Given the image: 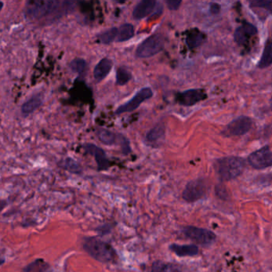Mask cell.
Masks as SVG:
<instances>
[{"label":"cell","mask_w":272,"mask_h":272,"mask_svg":"<svg viewBox=\"0 0 272 272\" xmlns=\"http://www.w3.org/2000/svg\"><path fill=\"white\" fill-rule=\"evenodd\" d=\"M73 3L66 1H28L25 5V17L29 20L59 18L71 11Z\"/></svg>","instance_id":"1"},{"label":"cell","mask_w":272,"mask_h":272,"mask_svg":"<svg viewBox=\"0 0 272 272\" xmlns=\"http://www.w3.org/2000/svg\"><path fill=\"white\" fill-rule=\"evenodd\" d=\"M82 247L91 257L102 263H114L117 259L115 249L110 244L95 237L84 239Z\"/></svg>","instance_id":"2"},{"label":"cell","mask_w":272,"mask_h":272,"mask_svg":"<svg viewBox=\"0 0 272 272\" xmlns=\"http://www.w3.org/2000/svg\"><path fill=\"white\" fill-rule=\"evenodd\" d=\"M245 168L244 159L238 157H226L215 163V168L222 180H231L238 177Z\"/></svg>","instance_id":"3"},{"label":"cell","mask_w":272,"mask_h":272,"mask_svg":"<svg viewBox=\"0 0 272 272\" xmlns=\"http://www.w3.org/2000/svg\"><path fill=\"white\" fill-rule=\"evenodd\" d=\"M164 46V37L161 34H153L138 45L136 49V56L140 59L153 57L162 51Z\"/></svg>","instance_id":"4"},{"label":"cell","mask_w":272,"mask_h":272,"mask_svg":"<svg viewBox=\"0 0 272 272\" xmlns=\"http://www.w3.org/2000/svg\"><path fill=\"white\" fill-rule=\"evenodd\" d=\"M96 135L99 141L106 146L120 145L124 154H129L131 152L129 140L123 135L116 134L114 132L104 128L97 129Z\"/></svg>","instance_id":"5"},{"label":"cell","mask_w":272,"mask_h":272,"mask_svg":"<svg viewBox=\"0 0 272 272\" xmlns=\"http://www.w3.org/2000/svg\"><path fill=\"white\" fill-rule=\"evenodd\" d=\"M153 95V90H152L151 88L145 87L143 89L138 91V93L132 97L130 100L117 108L115 111V114L120 115V114H125V113H130V112L134 111L145 101L151 99Z\"/></svg>","instance_id":"6"},{"label":"cell","mask_w":272,"mask_h":272,"mask_svg":"<svg viewBox=\"0 0 272 272\" xmlns=\"http://www.w3.org/2000/svg\"><path fill=\"white\" fill-rule=\"evenodd\" d=\"M248 163L255 169H263L272 166V151L268 146L261 148L250 154Z\"/></svg>","instance_id":"7"},{"label":"cell","mask_w":272,"mask_h":272,"mask_svg":"<svg viewBox=\"0 0 272 272\" xmlns=\"http://www.w3.org/2000/svg\"><path fill=\"white\" fill-rule=\"evenodd\" d=\"M183 233L186 237L201 245H209L215 240V235L208 229L189 226L183 229Z\"/></svg>","instance_id":"8"},{"label":"cell","mask_w":272,"mask_h":272,"mask_svg":"<svg viewBox=\"0 0 272 272\" xmlns=\"http://www.w3.org/2000/svg\"><path fill=\"white\" fill-rule=\"evenodd\" d=\"M208 98L206 92L202 89H192L179 92L176 95L178 104L183 106H192Z\"/></svg>","instance_id":"9"},{"label":"cell","mask_w":272,"mask_h":272,"mask_svg":"<svg viewBox=\"0 0 272 272\" xmlns=\"http://www.w3.org/2000/svg\"><path fill=\"white\" fill-rule=\"evenodd\" d=\"M252 124L253 121L250 117L241 116L229 123L225 129V133L228 136H240L246 134L251 130Z\"/></svg>","instance_id":"10"},{"label":"cell","mask_w":272,"mask_h":272,"mask_svg":"<svg viewBox=\"0 0 272 272\" xmlns=\"http://www.w3.org/2000/svg\"><path fill=\"white\" fill-rule=\"evenodd\" d=\"M206 193V186L202 179H195L189 182L184 190L183 197L188 202H195L204 197Z\"/></svg>","instance_id":"11"},{"label":"cell","mask_w":272,"mask_h":272,"mask_svg":"<svg viewBox=\"0 0 272 272\" xmlns=\"http://www.w3.org/2000/svg\"><path fill=\"white\" fill-rule=\"evenodd\" d=\"M84 150L87 153L95 157L99 171L106 170L110 167V161L106 157L104 150L94 144L87 143L83 146Z\"/></svg>","instance_id":"12"},{"label":"cell","mask_w":272,"mask_h":272,"mask_svg":"<svg viewBox=\"0 0 272 272\" xmlns=\"http://www.w3.org/2000/svg\"><path fill=\"white\" fill-rule=\"evenodd\" d=\"M258 33L257 28L251 23H244L236 30L234 33L235 42L238 45H245L249 41L250 38L256 35Z\"/></svg>","instance_id":"13"},{"label":"cell","mask_w":272,"mask_h":272,"mask_svg":"<svg viewBox=\"0 0 272 272\" xmlns=\"http://www.w3.org/2000/svg\"><path fill=\"white\" fill-rule=\"evenodd\" d=\"M157 4L155 0H142L135 6L132 11V17L136 20L145 19L154 12Z\"/></svg>","instance_id":"14"},{"label":"cell","mask_w":272,"mask_h":272,"mask_svg":"<svg viewBox=\"0 0 272 272\" xmlns=\"http://www.w3.org/2000/svg\"><path fill=\"white\" fill-rule=\"evenodd\" d=\"M113 67V62L111 59L105 58L99 62L94 70V78L97 82H100L106 78L110 74Z\"/></svg>","instance_id":"15"},{"label":"cell","mask_w":272,"mask_h":272,"mask_svg":"<svg viewBox=\"0 0 272 272\" xmlns=\"http://www.w3.org/2000/svg\"><path fill=\"white\" fill-rule=\"evenodd\" d=\"M206 39V36L198 29H193L187 32L186 44L190 50L195 49L202 45Z\"/></svg>","instance_id":"16"},{"label":"cell","mask_w":272,"mask_h":272,"mask_svg":"<svg viewBox=\"0 0 272 272\" xmlns=\"http://www.w3.org/2000/svg\"><path fill=\"white\" fill-rule=\"evenodd\" d=\"M171 251L179 257L186 256H194L198 254V247L196 245H179V244H172L169 247Z\"/></svg>","instance_id":"17"},{"label":"cell","mask_w":272,"mask_h":272,"mask_svg":"<svg viewBox=\"0 0 272 272\" xmlns=\"http://www.w3.org/2000/svg\"><path fill=\"white\" fill-rule=\"evenodd\" d=\"M42 104V97L38 95H34L23 103L21 107L22 114L24 116H28L29 114H32L35 110H38Z\"/></svg>","instance_id":"18"},{"label":"cell","mask_w":272,"mask_h":272,"mask_svg":"<svg viewBox=\"0 0 272 272\" xmlns=\"http://www.w3.org/2000/svg\"><path fill=\"white\" fill-rule=\"evenodd\" d=\"M117 38H118V27L107 29L97 35V39L99 40L101 43L105 45L117 42Z\"/></svg>","instance_id":"19"},{"label":"cell","mask_w":272,"mask_h":272,"mask_svg":"<svg viewBox=\"0 0 272 272\" xmlns=\"http://www.w3.org/2000/svg\"><path fill=\"white\" fill-rule=\"evenodd\" d=\"M22 272H52V269L44 259H38L27 265Z\"/></svg>","instance_id":"20"},{"label":"cell","mask_w":272,"mask_h":272,"mask_svg":"<svg viewBox=\"0 0 272 272\" xmlns=\"http://www.w3.org/2000/svg\"><path fill=\"white\" fill-rule=\"evenodd\" d=\"M151 272H183L182 267L174 263L156 261L152 265Z\"/></svg>","instance_id":"21"},{"label":"cell","mask_w":272,"mask_h":272,"mask_svg":"<svg viewBox=\"0 0 272 272\" xmlns=\"http://www.w3.org/2000/svg\"><path fill=\"white\" fill-rule=\"evenodd\" d=\"M135 34L133 25L130 23H125L118 27V38L117 42H126L132 38Z\"/></svg>","instance_id":"22"},{"label":"cell","mask_w":272,"mask_h":272,"mask_svg":"<svg viewBox=\"0 0 272 272\" xmlns=\"http://www.w3.org/2000/svg\"><path fill=\"white\" fill-rule=\"evenodd\" d=\"M270 65H272V40L269 39L266 41L258 66L260 69H264Z\"/></svg>","instance_id":"23"},{"label":"cell","mask_w":272,"mask_h":272,"mask_svg":"<svg viewBox=\"0 0 272 272\" xmlns=\"http://www.w3.org/2000/svg\"><path fill=\"white\" fill-rule=\"evenodd\" d=\"M165 134V126L163 123H158L152 128L146 134L148 142H155L162 139Z\"/></svg>","instance_id":"24"},{"label":"cell","mask_w":272,"mask_h":272,"mask_svg":"<svg viewBox=\"0 0 272 272\" xmlns=\"http://www.w3.org/2000/svg\"><path fill=\"white\" fill-rule=\"evenodd\" d=\"M132 76L131 72L124 66L118 67L116 74V83L119 85H126L131 79Z\"/></svg>","instance_id":"25"},{"label":"cell","mask_w":272,"mask_h":272,"mask_svg":"<svg viewBox=\"0 0 272 272\" xmlns=\"http://www.w3.org/2000/svg\"><path fill=\"white\" fill-rule=\"evenodd\" d=\"M70 67L74 73L82 74L86 69V62L84 59L77 58L70 62Z\"/></svg>","instance_id":"26"},{"label":"cell","mask_w":272,"mask_h":272,"mask_svg":"<svg viewBox=\"0 0 272 272\" xmlns=\"http://www.w3.org/2000/svg\"><path fill=\"white\" fill-rule=\"evenodd\" d=\"M63 167L66 168V170L70 171V172H74V173L81 172L79 165L73 159L68 158L65 160L63 161Z\"/></svg>","instance_id":"27"},{"label":"cell","mask_w":272,"mask_h":272,"mask_svg":"<svg viewBox=\"0 0 272 272\" xmlns=\"http://www.w3.org/2000/svg\"><path fill=\"white\" fill-rule=\"evenodd\" d=\"M251 8H264L269 11H272V1H262V0H255L251 2Z\"/></svg>","instance_id":"28"},{"label":"cell","mask_w":272,"mask_h":272,"mask_svg":"<svg viewBox=\"0 0 272 272\" xmlns=\"http://www.w3.org/2000/svg\"><path fill=\"white\" fill-rule=\"evenodd\" d=\"M166 4L168 9L176 11L180 6L182 1H179V0H167Z\"/></svg>","instance_id":"29"},{"label":"cell","mask_w":272,"mask_h":272,"mask_svg":"<svg viewBox=\"0 0 272 272\" xmlns=\"http://www.w3.org/2000/svg\"><path fill=\"white\" fill-rule=\"evenodd\" d=\"M221 10V7L219 4H216V3H212L210 4V12L212 15H218L220 12Z\"/></svg>","instance_id":"30"},{"label":"cell","mask_w":272,"mask_h":272,"mask_svg":"<svg viewBox=\"0 0 272 272\" xmlns=\"http://www.w3.org/2000/svg\"><path fill=\"white\" fill-rule=\"evenodd\" d=\"M216 194H217L218 197L222 199H225L227 197V192L223 186H219V187L216 188Z\"/></svg>","instance_id":"31"},{"label":"cell","mask_w":272,"mask_h":272,"mask_svg":"<svg viewBox=\"0 0 272 272\" xmlns=\"http://www.w3.org/2000/svg\"><path fill=\"white\" fill-rule=\"evenodd\" d=\"M271 102H272V99H271Z\"/></svg>","instance_id":"32"}]
</instances>
